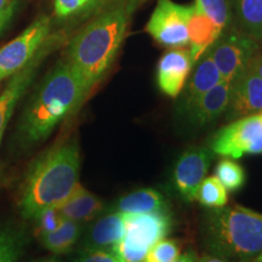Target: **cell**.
<instances>
[{"label":"cell","instance_id":"obj_1","mask_svg":"<svg viewBox=\"0 0 262 262\" xmlns=\"http://www.w3.org/2000/svg\"><path fill=\"white\" fill-rule=\"evenodd\" d=\"M80 152L75 141L55 146L32 166L22 188L19 211L26 220L57 209L79 183Z\"/></svg>","mask_w":262,"mask_h":262},{"label":"cell","instance_id":"obj_2","mask_svg":"<svg viewBox=\"0 0 262 262\" xmlns=\"http://www.w3.org/2000/svg\"><path fill=\"white\" fill-rule=\"evenodd\" d=\"M86 96L83 83L68 61L58 62L26 107L19 124L22 140L32 145L48 139L62 120L79 108Z\"/></svg>","mask_w":262,"mask_h":262},{"label":"cell","instance_id":"obj_3","mask_svg":"<svg viewBox=\"0 0 262 262\" xmlns=\"http://www.w3.org/2000/svg\"><path fill=\"white\" fill-rule=\"evenodd\" d=\"M133 8L126 5L108 10L72 39L68 48V63L79 77L88 94L116 60L125 38Z\"/></svg>","mask_w":262,"mask_h":262},{"label":"cell","instance_id":"obj_4","mask_svg":"<svg viewBox=\"0 0 262 262\" xmlns=\"http://www.w3.org/2000/svg\"><path fill=\"white\" fill-rule=\"evenodd\" d=\"M202 232L206 250L229 262H251L262 253V214L242 205L212 209Z\"/></svg>","mask_w":262,"mask_h":262},{"label":"cell","instance_id":"obj_5","mask_svg":"<svg viewBox=\"0 0 262 262\" xmlns=\"http://www.w3.org/2000/svg\"><path fill=\"white\" fill-rule=\"evenodd\" d=\"M260 48L256 39L229 26L222 31L208 51L220 72L221 79L233 83L247 70Z\"/></svg>","mask_w":262,"mask_h":262},{"label":"cell","instance_id":"obj_6","mask_svg":"<svg viewBox=\"0 0 262 262\" xmlns=\"http://www.w3.org/2000/svg\"><path fill=\"white\" fill-rule=\"evenodd\" d=\"M210 148L215 155L233 159L244 155H261L262 122L258 113L238 118L221 127L212 137Z\"/></svg>","mask_w":262,"mask_h":262},{"label":"cell","instance_id":"obj_7","mask_svg":"<svg viewBox=\"0 0 262 262\" xmlns=\"http://www.w3.org/2000/svg\"><path fill=\"white\" fill-rule=\"evenodd\" d=\"M50 33V18L40 16L18 37L0 48V80L12 77L37 55Z\"/></svg>","mask_w":262,"mask_h":262},{"label":"cell","instance_id":"obj_8","mask_svg":"<svg viewBox=\"0 0 262 262\" xmlns=\"http://www.w3.org/2000/svg\"><path fill=\"white\" fill-rule=\"evenodd\" d=\"M189 10L191 5H180L172 0H158L147 22L146 32L162 47H187Z\"/></svg>","mask_w":262,"mask_h":262},{"label":"cell","instance_id":"obj_9","mask_svg":"<svg viewBox=\"0 0 262 262\" xmlns=\"http://www.w3.org/2000/svg\"><path fill=\"white\" fill-rule=\"evenodd\" d=\"M211 160V152L204 147H192L180 156L173 168L172 180L183 201H195L196 191L205 179Z\"/></svg>","mask_w":262,"mask_h":262},{"label":"cell","instance_id":"obj_10","mask_svg":"<svg viewBox=\"0 0 262 262\" xmlns=\"http://www.w3.org/2000/svg\"><path fill=\"white\" fill-rule=\"evenodd\" d=\"M125 234L123 239L134 247L148 251L160 239L165 238L172 228L168 211L147 214H123Z\"/></svg>","mask_w":262,"mask_h":262},{"label":"cell","instance_id":"obj_11","mask_svg":"<svg viewBox=\"0 0 262 262\" xmlns=\"http://www.w3.org/2000/svg\"><path fill=\"white\" fill-rule=\"evenodd\" d=\"M51 45L49 44L48 40L45 41L40 50L37 52V55L29 61V63L12 75L4 91L0 95V143H2L3 136H4L10 119L14 116L15 108L17 106L18 101L26 94L29 85L32 84L39 66L51 51Z\"/></svg>","mask_w":262,"mask_h":262},{"label":"cell","instance_id":"obj_12","mask_svg":"<svg viewBox=\"0 0 262 262\" xmlns=\"http://www.w3.org/2000/svg\"><path fill=\"white\" fill-rule=\"evenodd\" d=\"M226 112L228 120L262 112V79L249 66L231 85Z\"/></svg>","mask_w":262,"mask_h":262},{"label":"cell","instance_id":"obj_13","mask_svg":"<svg viewBox=\"0 0 262 262\" xmlns=\"http://www.w3.org/2000/svg\"><path fill=\"white\" fill-rule=\"evenodd\" d=\"M193 67L189 50L170 49L157 64V85L166 96L176 98L182 93Z\"/></svg>","mask_w":262,"mask_h":262},{"label":"cell","instance_id":"obj_14","mask_svg":"<svg viewBox=\"0 0 262 262\" xmlns=\"http://www.w3.org/2000/svg\"><path fill=\"white\" fill-rule=\"evenodd\" d=\"M221 80L220 72L212 61L209 51H206L195 63V68L191 77H188L187 86L185 88L179 102V113L186 116L198 102L199 98Z\"/></svg>","mask_w":262,"mask_h":262},{"label":"cell","instance_id":"obj_15","mask_svg":"<svg viewBox=\"0 0 262 262\" xmlns=\"http://www.w3.org/2000/svg\"><path fill=\"white\" fill-rule=\"evenodd\" d=\"M125 234L123 214L118 211H104L97 216L85 229L80 249H107L122 241Z\"/></svg>","mask_w":262,"mask_h":262},{"label":"cell","instance_id":"obj_16","mask_svg":"<svg viewBox=\"0 0 262 262\" xmlns=\"http://www.w3.org/2000/svg\"><path fill=\"white\" fill-rule=\"evenodd\" d=\"M231 85L232 83L229 81L221 80L214 88L206 91L192 110L186 114L188 123L202 127L214 123L222 114H225L229 103Z\"/></svg>","mask_w":262,"mask_h":262},{"label":"cell","instance_id":"obj_17","mask_svg":"<svg viewBox=\"0 0 262 262\" xmlns=\"http://www.w3.org/2000/svg\"><path fill=\"white\" fill-rule=\"evenodd\" d=\"M188 45L193 64L198 62L211 45L220 37L222 31L216 26L199 6L193 3L189 10L188 22Z\"/></svg>","mask_w":262,"mask_h":262},{"label":"cell","instance_id":"obj_18","mask_svg":"<svg viewBox=\"0 0 262 262\" xmlns=\"http://www.w3.org/2000/svg\"><path fill=\"white\" fill-rule=\"evenodd\" d=\"M57 210L63 219L84 225L103 214L106 211V205L102 199L78 183L74 191L58 206Z\"/></svg>","mask_w":262,"mask_h":262},{"label":"cell","instance_id":"obj_19","mask_svg":"<svg viewBox=\"0 0 262 262\" xmlns=\"http://www.w3.org/2000/svg\"><path fill=\"white\" fill-rule=\"evenodd\" d=\"M108 210L122 212V214L168 211V202L165 196L157 189L145 188L122 196L112 206H110Z\"/></svg>","mask_w":262,"mask_h":262},{"label":"cell","instance_id":"obj_20","mask_svg":"<svg viewBox=\"0 0 262 262\" xmlns=\"http://www.w3.org/2000/svg\"><path fill=\"white\" fill-rule=\"evenodd\" d=\"M83 231V224L64 219L55 231L42 234L39 238L45 249H48L52 254L62 255L73 250L75 244L81 238Z\"/></svg>","mask_w":262,"mask_h":262},{"label":"cell","instance_id":"obj_21","mask_svg":"<svg viewBox=\"0 0 262 262\" xmlns=\"http://www.w3.org/2000/svg\"><path fill=\"white\" fill-rule=\"evenodd\" d=\"M232 11L241 31L260 41L262 37V0H232Z\"/></svg>","mask_w":262,"mask_h":262},{"label":"cell","instance_id":"obj_22","mask_svg":"<svg viewBox=\"0 0 262 262\" xmlns=\"http://www.w3.org/2000/svg\"><path fill=\"white\" fill-rule=\"evenodd\" d=\"M195 201L209 209L222 208L228 203L227 189L216 176H210L203 180L196 191Z\"/></svg>","mask_w":262,"mask_h":262},{"label":"cell","instance_id":"obj_23","mask_svg":"<svg viewBox=\"0 0 262 262\" xmlns=\"http://www.w3.org/2000/svg\"><path fill=\"white\" fill-rule=\"evenodd\" d=\"M194 3L221 31L231 26L233 19L232 0H195Z\"/></svg>","mask_w":262,"mask_h":262},{"label":"cell","instance_id":"obj_24","mask_svg":"<svg viewBox=\"0 0 262 262\" xmlns=\"http://www.w3.org/2000/svg\"><path fill=\"white\" fill-rule=\"evenodd\" d=\"M215 175L224 187L231 192L241 189L247 180L244 169L231 159L220 160L215 168Z\"/></svg>","mask_w":262,"mask_h":262},{"label":"cell","instance_id":"obj_25","mask_svg":"<svg viewBox=\"0 0 262 262\" xmlns=\"http://www.w3.org/2000/svg\"><path fill=\"white\" fill-rule=\"evenodd\" d=\"M22 237L12 228L0 229V262H17L21 254Z\"/></svg>","mask_w":262,"mask_h":262},{"label":"cell","instance_id":"obj_26","mask_svg":"<svg viewBox=\"0 0 262 262\" xmlns=\"http://www.w3.org/2000/svg\"><path fill=\"white\" fill-rule=\"evenodd\" d=\"M181 244L176 239H160L149 248L145 262H173L180 256Z\"/></svg>","mask_w":262,"mask_h":262},{"label":"cell","instance_id":"obj_27","mask_svg":"<svg viewBox=\"0 0 262 262\" xmlns=\"http://www.w3.org/2000/svg\"><path fill=\"white\" fill-rule=\"evenodd\" d=\"M73 262H123L114 254L113 250L107 249H79Z\"/></svg>","mask_w":262,"mask_h":262},{"label":"cell","instance_id":"obj_28","mask_svg":"<svg viewBox=\"0 0 262 262\" xmlns=\"http://www.w3.org/2000/svg\"><path fill=\"white\" fill-rule=\"evenodd\" d=\"M63 220L64 219L62 217L57 209H48V210L42 211L34 220L37 222L38 235L40 237L42 234L55 231L63 222Z\"/></svg>","mask_w":262,"mask_h":262},{"label":"cell","instance_id":"obj_29","mask_svg":"<svg viewBox=\"0 0 262 262\" xmlns=\"http://www.w3.org/2000/svg\"><path fill=\"white\" fill-rule=\"evenodd\" d=\"M89 0H55V14L58 17H67L80 10Z\"/></svg>","mask_w":262,"mask_h":262},{"label":"cell","instance_id":"obj_30","mask_svg":"<svg viewBox=\"0 0 262 262\" xmlns=\"http://www.w3.org/2000/svg\"><path fill=\"white\" fill-rule=\"evenodd\" d=\"M16 5H17V3L12 2L11 4H10L9 6H6L5 9L0 10V32H2V29L4 28L6 24L10 21V18L12 17V15H14V12L16 10Z\"/></svg>","mask_w":262,"mask_h":262},{"label":"cell","instance_id":"obj_31","mask_svg":"<svg viewBox=\"0 0 262 262\" xmlns=\"http://www.w3.org/2000/svg\"><path fill=\"white\" fill-rule=\"evenodd\" d=\"M249 67H250L251 70H253L255 73H256L262 79V49L261 48L258 49L256 54L254 55V57L251 58L250 63H249Z\"/></svg>","mask_w":262,"mask_h":262},{"label":"cell","instance_id":"obj_32","mask_svg":"<svg viewBox=\"0 0 262 262\" xmlns=\"http://www.w3.org/2000/svg\"><path fill=\"white\" fill-rule=\"evenodd\" d=\"M173 262H198V258H196V255L194 251L189 250V251H186L185 254L180 255V256Z\"/></svg>","mask_w":262,"mask_h":262},{"label":"cell","instance_id":"obj_33","mask_svg":"<svg viewBox=\"0 0 262 262\" xmlns=\"http://www.w3.org/2000/svg\"><path fill=\"white\" fill-rule=\"evenodd\" d=\"M199 262H229V261L224 260V258L217 257V256H205L203 257Z\"/></svg>","mask_w":262,"mask_h":262},{"label":"cell","instance_id":"obj_34","mask_svg":"<svg viewBox=\"0 0 262 262\" xmlns=\"http://www.w3.org/2000/svg\"><path fill=\"white\" fill-rule=\"evenodd\" d=\"M11 3V0H0V10L5 9L6 6H9Z\"/></svg>","mask_w":262,"mask_h":262},{"label":"cell","instance_id":"obj_35","mask_svg":"<svg viewBox=\"0 0 262 262\" xmlns=\"http://www.w3.org/2000/svg\"><path fill=\"white\" fill-rule=\"evenodd\" d=\"M37 262H61V261L55 260V258H47V260H40V261H37Z\"/></svg>","mask_w":262,"mask_h":262},{"label":"cell","instance_id":"obj_36","mask_svg":"<svg viewBox=\"0 0 262 262\" xmlns=\"http://www.w3.org/2000/svg\"><path fill=\"white\" fill-rule=\"evenodd\" d=\"M251 262H262V253H261L260 255H258V256H257L256 258H254V260L251 261Z\"/></svg>","mask_w":262,"mask_h":262},{"label":"cell","instance_id":"obj_37","mask_svg":"<svg viewBox=\"0 0 262 262\" xmlns=\"http://www.w3.org/2000/svg\"><path fill=\"white\" fill-rule=\"evenodd\" d=\"M258 42H260V47H261V49H262V37H261V39H260V41H258Z\"/></svg>","mask_w":262,"mask_h":262},{"label":"cell","instance_id":"obj_38","mask_svg":"<svg viewBox=\"0 0 262 262\" xmlns=\"http://www.w3.org/2000/svg\"><path fill=\"white\" fill-rule=\"evenodd\" d=\"M258 116H260V119H261V122H262V112L258 113Z\"/></svg>","mask_w":262,"mask_h":262},{"label":"cell","instance_id":"obj_39","mask_svg":"<svg viewBox=\"0 0 262 262\" xmlns=\"http://www.w3.org/2000/svg\"><path fill=\"white\" fill-rule=\"evenodd\" d=\"M130 2H134V3H137V2H139V0H130Z\"/></svg>","mask_w":262,"mask_h":262}]
</instances>
